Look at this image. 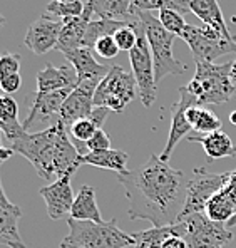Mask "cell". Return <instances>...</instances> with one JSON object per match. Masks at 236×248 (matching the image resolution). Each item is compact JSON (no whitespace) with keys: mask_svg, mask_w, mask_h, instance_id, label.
Returning a JSON list of instances; mask_svg holds the SVG:
<instances>
[{"mask_svg":"<svg viewBox=\"0 0 236 248\" xmlns=\"http://www.w3.org/2000/svg\"><path fill=\"white\" fill-rule=\"evenodd\" d=\"M129 202L131 220H148L152 227H169L179 221L186 203L188 178L159 156L124 174H118Z\"/></svg>","mask_w":236,"mask_h":248,"instance_id":"cell-1","label":"cell"},{"mask_svg":"<svg viewBox=\"0 0 236 248\" xmlns=\"http://www.w3.org/2000/svg\"><path fill=\"white\" fill-rule=\"evenodd\" d=\"M67 134V127L57 121L54 126L45 129L27 133L12 141L10 148L14 153L24 156L42 180H50L56 174V158L59 151V144L62 138Z\"/></svg>","mask_w":236,"mask_h":248,"instance_id":"cell-2","label":"cell"},{"mask_svg":"<svg viewBox=\"0 0 236 248\" xmlns=\"http://www.w3.org/2000/svg\"><path fill=\"white\" fill-rule=\"evenodd\" d=\"M199 106L224 104L235 99V87L231 82V62H196V72L184 86Z\"/></svg>","mask_w":236,"mask_h":248,"instance_id":"cell-3","label":"cell"},{"mask_svg":"<svg viewBox=\"0 0 236 248\" xmlns=\"http://www.w3.org/2000/svg\"><path fill=\"white\" fill-rule=\"evenodd\" d=\"M69 235L64 242L81 248H128L134 247L133 233H126L118 227L116 218L103 223L81 221L69 218Z\"/></svg>","mask_w":236,"mask_h":248,"instance_id":"cell-4","label":"cell"},{"mask_svg":"<svg viewBox=\"0 0 236 248\" xmlns=\"http://www.w3.org/2000/svg\"><path fill=\"white\" fill-rule=\"evenodd\" d=\"M134 16L139 17L144 25V31H146L152 61H154L156 82L159 84V81H162L166 76H183L188 71V65L181 64L173 56V44L176 35L166 31L152 12H137Z\"/></svg>","mask_w":236,"mask_h":248,"instance_id":"cell-5","label":"cell"},{"mask_svg":"<svg viewBox=\"0 0 236 248\" xmlns=\"http://www.w3.org/2000/svg\"><path fill=\"white\" fill-rule=\"evenodd\" d=\"M133 25L137 32V44L129 52L131 69H133L134 79L137 84V93H139L141 103L146 108H151L158 99V82L154 76V61L149 42L146 37L144 25L137 16L133 17Z\"/></svg>","mask_w":236,"mask_h":248,"instance_id":"cell-6","label":"cell"},{"mask_svg":"<svg viewBox=\"0 0 236 248\" xmlns=\"http://www.w3.org/2000/svg\"><path fill=\"white\" fill-rule=\"evenodd\" d=\"M137 84L133 72L121 65H111V71L97 86L94 94V108H106L112 112H122L126 106L136 99Z\"/></svg>","mask_w":236,"mask_h":248,"instance_id":"cell-7","label":"cell"},{"mask_svg":"<svg viewBox=\"0 0 236 248\" xmlns=\"http://www.w3.org/2000/svg\"><path fill=\"white\" fill-rule=\"evenodd\" d=\"M179 37L190 46L196 62H215V59L226 54L236 52L235 37L228 39L220 31L209 25H190L183 29Z\"/></svg>","mask_w":236,"mask_h":248,"instance_id":"cell-8","label":"cell"},{"mask_svg":"<svg viewBox=\"0 0 236 248\" xmlns=\"http://www.w3.org/2000/svg\"><path fill=\"white\" fill-rule=\"evenodd\" d=\"M179 221L186 225L184 240L188 248H223V245L233 238L230 228L223 227V223L209 220L205 213L188 215Z\"/></svg>","mask_w":236,"mask_h":248,"instance_id":"cell-9","label":"cell"},{"mask_svg":"<svg viewBox=\"0 0 236 248\" xmlns=\"http://www.w3.org/2000/svg\"><path fill=\"white\" fill-rule=\"evenodd\" d=\"M228 174L230 171L228 173H209L205 168H196L193 171V178L188 180L186 203H184L181 218L193 213H205L208 202L226 183Z\"/></svg>","mask_w":236,"mask_h":248,"instance_id":"cell-10","label":"cell"},{"mask_svg":"<svg viewBox=\"0 0 236 248\" xmlns=\"http://www.w3.org/2000/svg\"><path fill=\"white\" fill-rule=\"evenodd\" d=\"M72 91L74 89H60V91H54V93L32 94V97L29 99L30 109H29L27 118L22 123L24 129L27 133H30V129L34 126L50 123V119L56 118V116H57V121H59V112Z\"/></svg>","mask_w":236,"mask_h":248,"instance_id":"cell-11","label":"cell"},{"mask_svg":"<svg viewBox=\"0 0 236 248\" xmlns=\"http://www.w3.org/2000/svg\"><path fill=\"white\" fill-rule=\"evenodd\" d=\"M191 106H199L198 101L188 93L186 87H179V99L177 103H174L171 106V129H169V134H168V141H166V146L164 149L161 151L159 158L162 161L169 163L171 159V155L174 151V148L177 146L183 138H188V133H190L193 127H191L190 121L186 118V112Z\"/></svg>","mask_w":236,"mask_h":248,"instance_id":"cell-12","label":"cell"},{"mask_svg":"<svg viewBox=\"0 0 236 248\" xmlns=\"http://www.w3.org/2000/svg\"><path fill=\"white\" fill-rule=\"evenodd\" d=\"M101 81H84L77 82L75 89L69 94L59 112V123L65 127L72 126L79 119L89 118L94 111V94Z\"/></svg>","mask_w":236,"mask_h":248,"instance_id":"cell-13","label":"cell"},{"mask_svg":"<svg viewBox=\"0 0 236 248\" xmlns=\"http://www.w3.org/2000/svg\"><path fill=\"white\" fill-rule=\"evenodd\" d=\"M72 176L74 173H67L59 176L52 185H47L39 189L41 196L45 202L47 215L50 220H59V218L71 215L72 205H74V191H72Z\"/></svg>","mask_w":236,"mask_h":248,"instance_id":"cell-14","label":"cell"},{"mask_svg":"<svg viewBox=\"0 0 236 248\" xmlns=\"http://www.w3.org/2000/svg\"><path fill=\"white\" fill-rule=\"evenodd\" d=\"M64 27L62 20H50L47 17L41 16L37 20H34L27 29L24 44L29 50L35 56H44L49 50L56 49L59 42L60 31Z\"/></svg>","mask_w":236,"mask_h":248,"instance_id":"cell-15","label":"cell"},{"mask_svg":"<svg viewBox=\"0 0 236 248\" xmlns=\"http://www.w3.org/2000/svg\"><path fill=\"white\" fill-rule=\"evenodd\" d=\"M20 218L22 210L7 198L2 181H0V245L9 248H27L19 233Z\"/></svg>","mask_w":236,"mask_h":248,"instance_id":"cell-16","label":"cell"},{"mask_svg":"<svg viewBox=\"0 0 236 248\" xmlns=\"http://www.w3.org/2000/svg\"><path fill=\"white\" fill-rule=\"evenodd\" d=\"M109 112L111 111L106 108H94V111L90 112L89 118L79 119V121H75L72 126L67 127L69 138H71L72 144L77 148L81 156H86L87 153H89L86 143L97 133V131L103 129V124L106 123Z\"/></svg>","mask_w":236,"mask_h":248,"instance_id":"cell-17","label":"cell"},{"mask_svg":"<svg viewBox=\"0 0 236 248\" xmlns=\"http://www.w3.org/2000/svg\"><path fill=\"white\" fill-rule=\"evenodd\" d=\"M92 16H94V7H92V3L87 0L82 16L62 20L64 27H62V31H60L59 42H57L56 50H60L62 54H65V52H71V50L82 47L86 29H87V25H89V22L92 20L90 19Z\"/></svg>","mask_w":236,"mask_h":248,"instance_id":"cell-18","label":"cell"},{"mask_svg":"<svg viewBox=\"0 0 236 248\" xmlns=\"http://www.w3.org/2000/svg\"><path fill=\"white\" fill-rule=\"evenodd\" d=\"M64 57L72 64V67L77 72V82L84 81H103L111 71V65L99 64L94 57L92 49L87 47H79L71 52H65Z\"/></svg>","mask_w":236,"mask_h":248,"instance_id":"cell-19","label":"cell"},{"mask_svg":"<svg viewBox=\"0 0 236 248\" xmlns=\"http://www.w3.org/2000/svg\"><path fill=\"white\" fill-rule=\"evenodd\" d=\"M77 72L74 67L45 64L37 74V93H54L60 89H75L77 86Z\"/></svg>","mask_w":236,"mask_h":248,"instance_id":"cell-20","label":"cell"},{"mask_svg":"<svg viewBox=\"0 0 236 248\" xmlns=\"http://www.w3.org/2000/svg\"><path fill=\"white\" fill-rule=\"evenodd\" d=\"M190 143H198L203 146L209 161L223 158H235L236 156V144L231 141L230 134L224 131H215L209 134H194L186 138Z\"/></svg>","mask_w":236,"mask_h":248,"instance_id":"cell-21","label":"cell"},{"mask_svg":"<svg viewBox=\"0 0 236 248\" xmlns=\"http://www.w3.org/2000/svg\"><path fill=\"white\" fill-rule=\"evenodd\" d=\"M186 235V225L183 221L169 225V227H152L143 232L133 233L134 247L133 248H162L171 236H183Z\"/></svg>","mask_w":236,"mask_h":248,"instance_id":"cell-22","label":"cell"},{"mask_svg":"<svg viewBox=\"0 0 236 248\" xmlns=\"http://www.w3.org/2000/svg\"><path fill=\"white\" fill-rule=\"evenodd\" d=\"M128 161L129 155L122 149H106V151H90L86 156H79L81 166L89 165L101 170H111L118 174L128 173Z\"/></svg>","mask_w":236,"mask_h":248,"instance_id":"cell-23","label":"cell"},{"mask_svg":"<svg viewBox=\"0 0 236 248\" xmlns=\"http://www.w3.org/2000/svg\"><path fill=\"white\" fill-rule=\"evenodd\" d=\"M188 3H190L191 12L203 22V25H209V27L220 31L224 37L233 39L230 29L226 27L223 10H221L218 0H188Z\"/></svg>","mask_w":236,"mask_h":248,"instance_id":"cell-24","label":"cell"},{"mask_svg":"<svg viewBox=\"0 0 236 248\" xmlns=\"http://www.w3.org/2000/svg\"><path fill=\"white\" fill-rule=\"evenodd\" d=\"M69 218H74V220L81 221H96V223H103V217H101L99 206L96 202V189L90 185L81 186L77 196L74 200V205H72L71 215Z\"/></svg>","mask_w":236,"mask_h":248,"instance_id":"cell-25","label":"cell"},{"mask_svg":"<svg viewBox=\"0 0 236 248\" xmlns=\"http://www.w3.org/2000/svg\"><path fill=\"white\" fill-rule=\"evenodd\" d=\"M0 129L10 143L19 140L25 133L19 121V106L9 94H0Z\"/></svg>","mask_w":236,"mask_h":248,"instance_id":"cell-26","label":"cell"},{"mask_svg":"<svg viewBox=\"0 0 236 248\" xmlns=\"http://www.w3.org/2000/svg\"><path fill=\"white\" fill-rule=\"evenodd\" d=\"M129 22L126 20H114V19H92L89 22L86 29L84 41H82V47L92 49L99 39L107 37V35H114L119 29H122L124 25H128Z\"/></svg>","mask_w":236,"mask_h":248,"instance_id":"cell-27","label":"cell"},{"mask_svg":"<svg viewBox=\"0 0 236 248\" xmlns=\"http://www.w3.org/2000/svg\"><path fill=\"white\" fill-rule=\"evenodd\" d=\"M186 118L198 134H209L221 129V119L205 106H191L186 112Z\"/></svg>","mask_w":236,"mask_h":248,"instance_id":"cell-28","label":"cell"},{"mask_svg":"<svg viewBox=\"0 0 236 248\" xmlns=\"http://www.w3.org/2000/svg\"><path fill=\"white\" fill-rule=\"evenodd\" d=\"M94 7V14L99 19L126 20L133 19L131 14V0H89Z\"/></svg>","mask_w":236,"mask_h":248,"instance_id":"cell-29","label":"cell"},{"mask_svg":"<svg viewBox=\"0 0 236 248\" xmlns=\"http://www.w3.org/2000/svg\"><path fill=\"white\" fill-rule=\"evenodd\" d=\"M235 213L236 206L221 191H218L205 208L206 217L213 221H218V223H228L235 217Z\"/></svg>","mask_w":236,"mask_h":248,"instance_id":"cell-30","label":"cell"},{"mask_svg":"<svg viewBox=\"0 0 236 248\" xmlns=\"http://www.w3.org/2000/svg\"><path fill=\"white\" fill-rule=\"evenodd\" d=\"M84 9H86V3L82 0H77V2H72V3H62V2H57V0H52L45 7V12L42 16L50 20H65V19L82 16Z\"/></svg>","mask_w":236,"mask_h":248,"instance_id":"cell-31","label":"cell"},{"mask_svg":"<svg viewBox=\"0 0 236 248\" xmlns=\"http://www.w3.org/2000/svg\"><path fill=\"white\" fill-rule=\"evenodd\" d=\"M158 19L159 22L162 24V27L166 29L168 32H171L176 37H179V34L183 32V29L186 27V20L181 14L174 12V10H169V9H161L158 14Z\"/></svg>","mask_w":236,"mask_h":248,"instance_id":"cell-32","label":"cell"},{"mask_svg":"<svg viewBox=\"0 0 236 248\" xmlns=\"http://www.w3.org/2000/svg\"><path fill=\"white\" fill-rule=\"evenodd\" d=\"M134 17V16H133ZM114 41L118 44L119 50H126V52H131L134 49V46L137 44V32L133 25V19L129 20L128 25H124L122 29H119L114 34Z\"/></svg>","mask_w":236,"mask_h":248,"instance_id":"cell-33","label":"cell"},{"mask_svg":"<svg viewBox=\"0 0 236 248\" xmlns=\"http://www.w3.org/2000/svg\"><path fill=\"white\" fill-rule=\"evenodd\" d=\"M94 52L97 54L103 59H114L119 54V47L114 41V35H107V37H103L96 42L94 46Z\"/></svg>","mask_w":236,"mask_h":248,"instance_id":"cell-34","label":"cell"},{"mask_svg":"<svg viewBox=\"0 0 236 248\" xmlns=\"http://www.w3.org/2000/svg\"><path fill=\"white\" fill-rule=\"evenodd\" d=\"M9 74H20V56L15 52H3L0 56V78Z\"/></svg>","mask_w":236,"mask_h":248,"instance_id":"cell-35","label":"cell"},{"mask_svg":"<svg viewBox=\"0 0 236 248\" xmlns=\"http://www.w3.org/2000/svg\"><path fill=\"white\" fill-rule=\"evenodd\" d=\"M166 7V0H131V14L137 12H154Z\"/></svg>","mask_w":236,"mask_h":248,"instance_id":"cell-36","label":"cell"},{"mask_svg":"<svg viewBox=\"0 0 236 248\" xmlns=\"http://www.w3.org/2000/svg\"><path fill=\"white\" fill-rule=\"evenodd\" d=\"M87 149L90 151H106V149H111V140H109L107 133L104 129H99L89 141L86 143Z\"/></svg>","mask_w":236,"mask_h":248,"instance_id":"cell-37","label":"cell"},{"mask_svg":"<svg viewBox=\"0 0 236 248\" xmlns=\"http://www.w3.org/2000/svg\"><path fill=\"white\" fill-rule=\"evenodd\" d=\"M22 86V76L20 74H9L0 78V89L3 91V94L12 96L14 93L20 89Z\"/></svg>","mask_w":236,"mask_h":248,"instance_id":"cell-38","label":"cell"},{"mask_svg":"<svg viewBox=\"0 0 236 248\" xmlns=\"http://www.w3.org/2000/svg\"><path fill=\"white\" fill-rule=\"evenodd\" d=\"M220 191L223 193V195L226 196V198L236 206V170L230 171L226 183H224V186L220 189Z\"/></svg>","mask_w":236,"mask_h":248,"instance_id":"cell-39","label":"cell"},{"mask_svg":"<svg viewBox=\"0 0 236 248\" xmlns=\"http://www.w3.org/2000/svg\"><path fill=\"white\" fill-rule=\"evenodd\" d=\"M164 9L174 10V12L181 14V16H184V14L191 12L188 0H166V7H164Z\"/></svg>","mask_w":236,"mask_h":248,"instance_id":"cell-40","label":"cell"},{"mask_svg":"<svg viewBox=\"0 0 236 248\" xmlns=\"http://www.w3.org/2000/svg\"><path fill=\"white\" fill-rule=\"evenodd\" d=\"M162 248H188V243L183 236H171V238L162 245Z\"/></svg>","mask_w":236,"mask_h":248,"instance_id":"cell-41","label":"cell"},{"mask_svg":"<svg viewBox=\"0 0 236 248\" xmlns=\"http://www.w3.org/2000/svg\"><path fill=\"white\" fill-rule=\"evenodd\" d=\"M235 42H236V37H235ZM231 82H233V87H235V99H236V59L231 62Z\"/></svg>","mask_w":236,"mask_h":248,"instance_id":"cell-42","label":"cell"},{"mask_svg":"<svg viewBox=\"0 0 236 248\" xmlns=\"http://www.w3.org/2000/svg\"><path fill=\"white\" fill-rule=\"evenodd\" d=\"M226 227L230 228V230L236 227V213H235V217L231 218V220H230V221H228V223H226Z\"/></svg>","mask_w":236,"mask_h":248,"instance_id":"cell-43","label":"cell"},{"mask_svg":"<svg viewBox=\"0 0 236 248\" xmlns=\"http://www.w3.org/2000/svg\"><path fill=\"white\" fill-rule=\"evenodd\" d=\"M230 123L233 124V126H236V111H233L230 114Z\"/></svg>","mask_w":236,"mask_h":248,"instance_id":"cell-44","label":"cell"},{"mask_svg":"<svg viewBox=\"0 0 236 248\" xmlns=\"http://www.w3.org/2000/svg\"><path fill=\"white\" fill-rule=\"evenodd\" d=\"M60 248H81V247H75V245H71V243H67V242H62Z\"/></svg>","mask_w":236,"mask_h":248,"instance_id":"cell-45","label":"cell"},{"mask_svg":"<svg viewBox=\"0 0 236 248\" xmlns=\"http://www.w3.org/2000/svg\"><path fill=\"white\" fill-rule=\"evenodd\" d=\"M3 25H5V17H3L2 14H0V29H2Z\"/></svg>","mask_w":236,"mask_h":248,"instance_id":"cell-46","label":"cell"},{"mask_svg":"<svg viewBox=\"0 0 236 248\" xmlns=\"http://www.w3.org/2000/svg\"><path fill=\"white\" fill-rule=\"evenodd\" d=\"M57 2H62V3H72V2H77V0H57Z\"/></svg>","mask_w":236,"mask_h":248,"instance_id":"cell-47","label":"cell"},{"mask_svg":"<svg viewBox=\"0 0 236 248\" xmlns=\"http://www.w3.org/2000/svg\"><path fill=\"white\" fill-rule=\"evenodd\" d=\"M2 134H3V133H2V129H0V149L3 148V144H2Z\"/></svg>","mask_w":236,"mask_h":248,"instance_id":"cell-48","label":"cell"}]
</instances>
